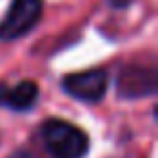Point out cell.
<instances>
[{"instance_id":"obj_5","label":"cell","mask_w":158,"mask_h":158,"mask_svg":"<svg viewBox=\"0 0 158 158\" xmlns=\"http://www.w3.org/2000/svg\"><path fill=\"white\" fill-rule=\"evenodd\" d=\"M39 98V87L33 80H22L18 85L0 82V106L11 110H28Z\"/></svg>"},{"instance_id":"obj_3","label":"cell","mask_w":158,"mask_h":158,"mask_svg":"<svg viewBox=\"0 0 158 158\" xmlns=\"http://www.w3.org/2000/svg\"><path fill=\"white\" fill-rule=\"evenodd\" d=\"M63 89L80 102H100L108 89V74L104 69H87L63 78Z\"/></svg>"},{"instance_id":"obj_4","label":"cell","mask_w":158,"mask_h":158,"mask_svg":"<svg viewBox=\"0 0 158 158\" xmlns=\"http://www.w3.org/2000/svg\"><path fill=\"white\" fill-rule=\"evenodd\" d=\"M117 91L121 98H145L156 91V72L152 67L130 65L121 69L117 78Z\"/></svg>"},{"instance_id":"obj_1","label":"cell","mask_w":158,"mask_h":158,"mask_svg":"<svg viewBox=\"0 0 158 158\" xmlns=\"http://www.w3.org/2000/svg\"><path fill=\"white\" fill-rule=\"evenodd\" d=\"M41 141L52 158H82L89 149V136L65 119H46Z\"/></svg>"},{"instance_id":"obj_6","label":"cell","mask_w":158,"mask_h":158,"mask_svg":"<svg viewBox=\"0 0 158 158\" xmlns=\"http://www.w3.org/2000/svg\"><path fill=\"white\" fill-rule=\"evenodd\" d=\"M108 2H110V7L121 9V7H126V5H128V0H108Z\"/></svg>"},{"instance_id":"obj_2","label":"cell","mask_w":158,"mask_h":158,"mask_svg":"<svg viewBox=\"0 0 158 158\" xmlns=\"http://www.w3.org/2000/svg\"><path fill=\"white\" fill-rule=\"evenodd\" d=\"M41 0H13L7 15L0 20V39L13 41L26 35L41 18Z\"/></svg>"}]
</instances>
